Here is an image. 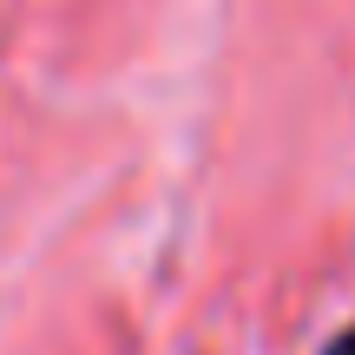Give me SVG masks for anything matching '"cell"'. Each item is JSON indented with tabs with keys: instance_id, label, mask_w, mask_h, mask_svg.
Segmentation results:
<instances>
[{
	"instance_id": "6da1fadb",
	"label": "cell",
	"mask_w": 355,
	"mask_h": 355,
	"mask_svg": "<svg viewBox=\"0 0 355 355\" xmlns=\"http://www.w3.org/2000/svg\"><path fill=\"white\" fill-rule=\"evenodd\" d=\"M329 355H355V329H349V336H336V343H329Z\"/></svg>"
}]
</instances>
